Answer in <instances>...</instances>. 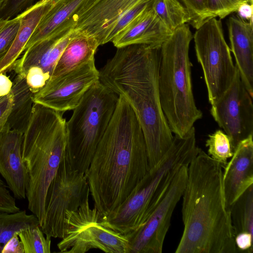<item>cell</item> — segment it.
<instances>
[{"label":"cell","instance_id":"obj_1","mask_svg":"<svg viewBox=\"0 0 253 253\" xmlns=\"http://www.w3.org/2000/svg\"><path fill=\"white\" fill-rule=\"evenodd\" d=\"M149 169L142 128L131 107L120 96L85 173L94 207L102 216L109 214Z\"/></svg>","mask_w":253,"mask_h":253},{"label":"cell","instance_id":"obj_2","mask_svg":"<svg viewBox=\"0 0 253 253\" xmlns=\"http://www.w3.org/2000/svg\"><path fill=\"white\" fill-rule=\"evenodd\" d=\"M160 62V48L133 44L117 48L99 70V81L133 111L145 137L149 169L162 159L174 139L161 106Z\"/></svg>","mask_w":253,"mask_h":253},{"label":"cell","instance_id":"obj_3","mask_svg":"<svg viewBox=\"0 0 253 253\" xmlns=\"http://www.w3.org/2000/svg\"><path fill=\"white\" fill-rule=\"evenodd\" d=\"M222 168L201 149L189 164L182 196L184 229L176 253L238 252Z\"/></svg>","mask_w":253,"mask_h":253},{"label":"cell","instance_id":"obj_4","mask_svg":"<svg viewBox=\"0 0 253 253\" xmlns=\"http://www.w3.org/2000/svg\"><path fill=\"white\" fill-rule=\"evenodd\" d=\"M66 120L60 112L34 103L23 133L22 156L27 168L28 208L41 226L49 185L66 152Z\"/></svg>","mask_w":253,"mask_h":253},{"label":"cell","instance_id":"obj_5","mask_svg":"<svg viewBox=\"0 0 253 253\" xmlns=\"http://www.w3.org/2000/svg\"><path fill=\"white\" fill-rule=\"evenodd\" d=\"M199 150L194 135H175L160 162L148 170L122 204L101 216V223L124 235L136 230L160 202L179 169L189 165Z\"/></svg>","mask_w":253,"mask_h":253},{"label":"cell","instance_id":"obj_6","mask_svg":"<svg viewBox=\"0 0 253 253\" xmlns=\"http://www.w3.org/2000/svg\"><path fill=\"white\" fill-rule=\"evenodd\" d=\"M188 25L178 27L160 48L158 84L162 108L175 135L182 137L201 119L192 90Z\"/></svg>","mask_w":253,"mask_h":253},{"label":"cell","instance_id":"obj_7","mask_svg":"<svg viewBox=\"0 0 253 253\" xmlns=\"http://www.w3.org/2000/svg\"><path fill=\"white\" fill-rule=\"evenodd\" d=\"M119 96L99 80L86 92L66 122L65 155L72 169L85 173L116 107Z\"/></svg>","mask_w":253,"mask_h":253},{"label":"cell","instance_id":"obj_8","mask_svg":"<svg viewBox=\"0 0 253 253\" xmlns=\"http://www.w3.org/2000/svg\"><path fill=\"white\" fill-rule=\"evenodd\" d=\"M195 49L203 71L208 99L215 104L229 87L237 68L224 39L222 23L215 17L205 21L194 35Z\"/></svg>","mask_w":253,"mask_h":253},{"label":"cell","instance_id":"obj_9","mask_svg":"<svg viewBox=\"0 0 253 253\" xmlns=\"http://www.w3.org/2000/svg\"><path fill=\"white\" fill-rule=\"evenodd\" d=\"M102 214L88 198L75 211H67L65 235L57 244L60 252L84 253L97 249L106 253H129L126 235L106 227L100 222Z\"/></svg>","mask_w":253,"mask_h":253},{"label":"cell","instance_id":"obj_10","mask_svg":"<svg viewBox=\"0 0 253 253\" xmlns=\"http://www.w3.org/2000/svg\"><path fill=\"white\" fill-rule=\"evenodd\" d=\"M89 194L85 174L72 169L65 153L46 192L44 219L40 226L45 236L63 239L66 211L77 210Z\"/></svg>","mask_w":253,"mask_h":253},{"label":"cell","instance_id":"obj_11","mask_svg":"<svg viewBox=\"0 0 253 253\" xmlns=\"http://www.w3.org/2000/svg\"><path fill=\"white\" fill-rule=\"evenodd\" d=\"M188 166H182L179 169L164 196L144 223L136 230L126 235L129 242V253L162 252L172 213L186 186Z\"/></svg>","mask_w":253,"mask_h":253},{"label":"cell","instance_id":"obj_12","mask_svg":"<svg viewBox=\"0 0 253 253\" xmlns=\"http://www.w3.org/2000/svg\"><path fill=\"white\" fill-rule=\"evenodd\" d=\"M99 80L94 59L58 76L50 77L33 93L35 103L62 113L73 110L88 89Z\"/></svg>","mask_w":253,"mask_h":253},{"label":"cell","instance_id":"obj_13","mask_svg":"<svg viewBox=\"0 0 253 253\" xmlns=\"http://www.w3.org/2000/svg\"><path fill=\"white\" fill-rule=\"evenodd\" d=\"M237 69L229 87L210 112L220 127L230 138L233 151L240 142L253 135V104Z\"/></svg>","mask_w":253,"mask_h":253},{"label":"cell","instance_id":"obj_14","mask_svg":"<svg viewBox=\"0 0 253 253\" xmlns=\"http://www.w3.org/2000/svg\"><path fill=\"white\" fill-rule=\"evenodd\" d=\"M144 0H84L74 15V29L90 36L99 45L109 36L120 18Z\"/></svg>","mask_w":253,"mask_h":253},{"label":"cell","instance_id":"obj_15","mask_svg":"<svg viewBox=\"0 0 253 253\" xmlns=\"http://www.w3.org/2000/svg\"><path fill=\"white\" fill-rule=\"evenodd\" d=\"M23 135L7 123L0 131V174L18 199L26 197L28 183V172L22 156Z\"/></svg>","mask_w":253,"mask_h":253},{"label":"cell","instance_id":"obj_16","mask_svg":"<svg viewBox=\"0 0 253 253\" xmlns=\"http://www.w3.org/2000/svg\"><path fill=\"white\" fill-rule=\"evenodd\" d=\"M231 158L223 171L224 192L229 210L253 183V135L239 143Z\"/></svg>","mask_w":253,"mask_h":253},{"label":"cell","instance_id":"obj_17","mask_svg":"<svg viewBox=\"0 0 253 253\" xmlns=\"http://www.w3.org/2000/svg\"><path fill=\"white\" fill-rule=\"evenodd\" d=\"M172 32L155 14L151 5L117 35L111 42L117 48L144 44L161 48Z\"/></svg>","mask_w":253,"mask_h":253},{"label":"cell","instance_id":"obj_18","mask_svg":"<svg viewBox=\"0 0 253 253\" xmlns=\"http://www.w3.org/2000/svg\"><path fill=\"white\" fill-rule=\"evenodd\" d=\"M74 33V29L39 42L24 51L14 63L12 70L25 78L31 67L40 68L49 80L64 48Z\"/></svg>","mask_w":253,"mask_h":253},{"label":"cell","instance_id":"obj_19","mask_svg":"<svg viewBox=\"0 0 253 253\" xmlns=\"http://www.w3.org/2000/svg\"><path fill=\"white\" fill-rule=\"evenodd\" d=\"M253 21L230 16L227 22L230 50L246 88L253 97Z\"/></svg>","mask_w":253,"mask_h":253},{"label":"cell","instance_id":"obj_20","mask_svg":"<svg viewBox=\"0 0 253 253\" xmlns=\"http://www.w3.org/2000/svg\"><path fill=\"white\" fill-rule=\"evenodd\" d=\"M84 0H57L42 17L24 51L36 43L74 29V15Z\"/></svg>","mask_w":253,"mask_h":253},{"label":"cell","instance_id":"obj_21","mask_svg":"<svg viewBox=\"0 0 253 253\" xmlns=\"http://www.w3.org/2000/svg\"><path fill=\"white\" fill-rule=\"evenodd\" d=\"M54 2L52 0H40L20 14L18 31L10 49L0 62V73L12 70L39 22Z\"/></svg>","mask_w":253,"mask_h":253},{"label":"cell","instance_id":"obj_22","mask_svg":"<svg viewBox=\"0 0 253 253\" xmlns=\"http://www.w3.org/2000/svg\"><path fill=\"white\" fill-rule=\"evenodd\" d=\"M98 45L93 38L74 29V33L54 67L51 77L69 72L94 59Z\"/></svg>","mask_w":253,"mask_h":253},{"label":"cell","instance_id":"obj_23","mask_svg":"<svg viewBox=\"0 0 253 253\" xmlns=\"http://www.w3.org/2000/svg\"><path fill=\"white\" fill-rule=\"evenodd\" d=\"M13 101L6 123L10 127L23 133L24 132L32 114L34 102L33 93L28 86L25 78L16 75L11 90Z\"/></svg>","mask_w":253,"mask_h":253},{"label":"cell","instance_id":"obj_24","mask_svg":"<svg viewBox=\"0 0 253 253\" xmlns=\"http://www.w3.org/2000/svg\"><path fill=\"white\" fill-rule=\"evenodd\" d=\"M40 225L37 217L25 210L15 212H0V253L12 237L22 231Z\"/></svg>","mask_w":253,"mask_h":253},{"label":"cell","instance_id":"obj_25","mask_svg":"<svg viewBox=\"0 0 253 253\" xmlns=\"http://www.w3.org/2000/svg\"><path fill=\"white\" fill-rule=\"evenodd\" d=\"M234 235L241 232L253 234V185H251L229 209Z\"/></svg>","mask_w":253,"mask_h":253},{"label":"cell","instance_id":"obj_26","mask_svg":"<svg viewBox=\"0 0 253 253\" xmlns=\"http://www.w3.org/2000/svg\"><path fill=\"white\" fill-rule=\"evenodd\" d=\"M151 8L171 32L188 22V15L179 0H152Z\"/></svg>","mask_w":253,"mask_h":253},{"label":"cell","instance_id":"obj_27","mask_svg":"<svg viewBox=\"0 0 253 253\" xmlns=\"http://www.w3.org/2000/svg\"><path fill=\"white\" fill-rule=\"evenodd\" d=\"M206 146L208 148V155L222 168L234 152L230 138L221 130H217L209 135Z\"/></svg>","mask_w":253,"mask_h":253},{"label":"cell","instance_id":"obj_28","mask_svg":"<svg viewBox=\"0 0 253 253\" xmlns=\"http://www.w3.org/2000/svg\"><path fill=\"white\" fill-rule=\"evenodd\" d=\"M40 225L31 227L18 234L24 253H50L51 238L45 237Z\"/></svg>","mask_w":253,"mask_h":253},{"label":"cell","instance_id":"obj_29","mask_svg":"<svg viewBox=\"0 0 253 253\" xmlns=\"http://www.w3.org/2000/svg\"><path fill=\"white\" fill-rule=\"evenodd\" d=\"M20 14L10 19L0 18V62L10 49L18 31Z\"/></svg>","mask_w":253,"mask_h":253},{"label":"cell","instance_id":"obj_30","mask_svg":"<svg viewBox=\"0 0 253 253\" xmlns=\"http://www.w3.org/2000/svg\"><path fill=\"white\" fill-rule=\"evenodd\" d=\"M188 15V23L197 29L205 21L213 18L210 12L207 0H179Z\"/></svg>","mask_w":253,"mask_h":253},{"label":"cell","instance_id":"obj_31","mask_svg":"<svg viewBox=\"0 0 253 253\" xmlns=\"http://www.w3.org/2000/svg\"><path fill=\"white\" fill-rule=\"evenodd\" d=\"M253 0H207L208 9L213 17L223 19L236 12L239 5L245 2H253Z\"/></svg>","mask_w":253,"mask_h":253},{"label":"cell","instance_id":"obj_32","mask_svg":"<svg viewBox=\"0 0 253 253\" xmlns=\"http://www.w3.org/2000/svg\"><path fill=\"white\" fill-rule=\"evenodd\" d=\"M152 0H144L128 10L119 20L109 38V42L139 14L150 7Z\"/></svg>","mask_w":253,"mask_h":253},{"label":"cell","instance_id":"obj_33","mask_svg":"<svg viewBox=\"0 0 253 253\" xmlns=\"http://www.w3.org/2000/svg\"><path fill=\"white\" fill-rule=\"evenodd\" d=\"M35 0H4L0 8V18H13L33 5Z\"/></svg>","mask_w":253,"mask_h":253},{"label":"cell","instance_id":"obj_34","mask_svg":"<svg viewBox=\"0 0 253 253\" xmlns=\"http://www.w3.org/2000/svg\"><path fill=\"white\" fill-rule=\"evenodd\" d=\"M20 211L15 198L10 193L4 182L0 177V212H15Z\"/></svg>","mask_w":253,"mask_h":253},{"label":"cell","instance_id":"obj_35","mask_svg":"<svg viewBox=\"0 0 253 253\" xmlns=\"http://www.w3.org/2000/svg\"><path fill=\"white\" fill-rule=\"evenodd\" d=\"M13 101V94L12 91L7 95L0 97V131L6 123Z\"/></svg>","mask_w":253,"mask_h":253},{"label":"cell","instance_id":"obj_36","mask_svg":"<svg viewBox=\"0 0 253 253\" xmlns=\"http://www.w3.org/2000/svg\"><path fill=\"white\" fill-rule=\"evenodd\" d=\"M253 234L241 232L235 236V243L237 251L253 253Z\"/></svg>","mask_w":253,"mask_h":253},{"label":"cell","instance_id":"obj_37","mask_svg":"<svg viewBox=\"0 0 253 253\" xmlns=\"http://www.w3.org/2000/svg\"><path fill=\"white\" fill-rule=\"evenodd\" d=\"M18 234L14 235L6 243L1 253H24L23 244Z\"/></svg>","mask_w":253,"mask_h":253},{"label":"cell","instance_id":"obj_38","mask_svg":"<svg viewBox=\"0 0 253 253\" xmlns=\"http://www.w3.org/2000/svg\"><path fill=\"white\" fill-rule=\"evenodd\" d=\"M253 2H245L241 4L237 11V15L241 19L248 21H253Z\"/></svg>","mask_w":253,"mask_h":253},{"label":"cell","instance_id":"obj_39","mask_svg":"<svg viewBox=\"0 0 253 253\" xmlns=\"http://www.w3.org/2000/svg\"><path fill=\"white\" fill-rule=\"evenodd\" d=\"M13 82L4 73H0V97L8 94L12 88Z\"/></svg>","mask_w":253,"mask_h":253},{"label":"cell","instance_id":"obj_40","mask_svg":"<svg viewBox=\"0 0 253 253\" xmlns=\"http://www.w3.org/2000/svg\"><path fill=\"white\" fill-rule=\"evenodd\" d=\"M4 0H0V8L3 3V1Z\"/></svg>","mask_w":253,"mask_h":253},{"label":"cell","instance_id":"obj_41","mask_svg":"<svg viewBox=\"0 0 253 253\" xmlns=\"http://www.w3.org/2000/svg\"><path fill=\"white\" fill-rule=\"evenodd\" d=\"M53 0L54 2V1H56L57 0Z\"/></svg>","mask_w":253,"mask_h":253}]
</instances>
